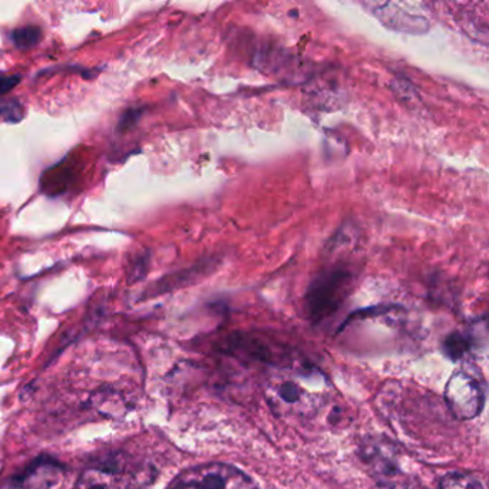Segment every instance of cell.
<instances>
[{"label": "cell", "instance_id": "7c38bea8", "mask_svg": "<svg viewBox=\"0 0 489 489\" xmlns=\"http://www.w3.org/2000/svg\"><path fill=\"white\" fill-rule=\"evenodd\" d=\"M144 114V108H129L124 114L119 116V121L116 124V131L118 132H129L131 129L135 128L138 124V121L141 119Z\"/></svg>", "mask_w": 489, "mask_h": 489}, {"label": "cell", "instance_id": "7a4b0ae2", "mask_svg": "<svg viewBox=\"0 0 489 489\" xmlns=\"http://www.w3.org/2000/svg\"><path fill=\"white\" fill-rule=\"evenodd\" d=\"M486 385L481 371L465 364L449 377L445 399L449 410L457 419L469 421L477 417L485 405Z\"/></svg>", "mask_w": 489, "mask_h": 489}, {"label": "cell", "instance_id": "277c9868", "mask_svg": "<svg viewBox=\"0 0 489 489\" xmlns=\"http://www.w3.org/2000/svg\"><path fill=\"white\" fill-rule=\"evenodd\" d=\"M181 489H258L241 469L229 464H207L187 470L178 479Z\"/></svg>", "mask_w": 489, "mask_h": 489}, {"label": "cell", "instance_id": "4fadbf2b", "mask_svg": "<svg viewBox=\"0 0 489 489\" xmlns=\"http://www.w3.org/2000/svg\"><path fill=\"white\" fill-rule=\"evenodd\" d=\"M63 72V71H71V72H75V74H79L81 76H83L85 79H92L98 75L99 71H94V69L91 67H85V66H79V65H65V66H56V67H49V69H45V71H42L39 75H43V74H50V72Z\"/></svg>", "mask_w": 489, "mask_h": 489}, {"label": "cell", "instance_id": "30bf717a", "mask_svg": "<svg viewBox=\"0 0 489 489\" xmlns=\"http://www.w3.org/2000/svg\"><path fill=\"white\" fill-rule=\"evenodd\" d=\"M439 489H486V488L477 475L466 474V472H450L441 479Z\"/></svg>", "mask_w": 489, "mask_h": 489}, {"label": "cell", "instance_id": "5b68a950", "mask_svg": "<svg viewBox=\"0 0 489 489\" xmlns=\"http://www.w3.org/2000/svg\"><path fill=\"white\" fill-rule=\"evenodd\" d=\"M383 25L406 33H424L429 29V21L422 13L408 10V3H366Z\"/></svg>", "mask_w": 489, "mask_h": 489}, {"label": "cell", "instance_id": "9a60e30c", "mask_svg": "<svg viewBox=\"0 0 489 489\" xmlns=\"http://www.w3.org/2000/svg\"><path fill=\"white\" fill-rule=\"evenodd\" d=\"M21 81H22V75H19V74L8 75V74L0 71V98L9 94L10 91H13L16 86L21 83Z\"/></svg>", "mask_w": 489, "mask_h": 489}, {"label": "cell", "instance_id": "ba28073f", "mask_svg": "<svg viewBox=\"0 0 489 489\" xmlns=\"http://www.w3.org/2000/svg\"><path fill=\"white\" fill-rule=\"evenodd\" d=\"M43 38V32L37 25H26L10 32V41L17 49L28 50L38 46Z\"/></svg>", "mask_w": 489, "mask_h": 489}, {"label": "cell", "instance_id": "8992f818", "mask_svg": "<svg viewBox=\"0 0 489 489\" xmlns=\"http://www.w3.org/2000/svg\"><path fill=\"white\" fill-rule=\"evenodd\" d=\"M62 483L63 468L50 459L34 462L22 478L23 489H61Z\"/></svg>", "mask_w": 489, "mask_h": 489}, {"label": "cell", "instance_id": "52a82bcc", "mask_svg": "<svg viewBox=\"0 0 489 489\" xmlns=\"http://www.w3.org/2000/svg\"><path fill=\"white\" fill-rule=\"evenodd\" d=\"M474 347V336L466 331H453L444 343L445 353L452 360L464 359Z\"/></svg>", "mask_w": 489, "mask_h": 489}, {"label": "cell", "instance_id": "8fae6325", "mask_svg": "<svg viewBox=\"0 0 489 489\" xmlns=\"http://www.w3.org/2000/svg\"><path fill=\"white\" fill-rule=\"evenodd\" d=\"M0 118L9 124H19L25 118V108L17 98H0Z\"/></svg>", "mask_w": 489, "mask_h": 489}, {"label": "cell", "instance_id": "9c48e42d", "mask_svg": "<svg viewBox=\"0 0 489 489\" xmlns=\"http://www.w3.org/2000/svg\"><path fill=\"white\" fill-rule=\"evenodd\" d=\"M75 489H112L111 475L105 469L90 468L79 477Z\"/></svg>", "mask_w": 489, "mask_h": 489}, {"label": "cell", "instance_id": "3957f363", "mask_svg": "<svg viewBox=\"0 0 489 489\" xmlns=\"http://www.w3.org/2000/svg\"><path fill=\"white\" fill-rule=\"evenodd\" d=\"M270 406L282 416L307 417L319 408V395L303 385L297 373H278L266 383Z\"/></svg>", "mask_w": 489, "mask_h": 489}, {"label": "cell", "instance_id": "2e32d148", "mask_svg": "<svg viewBox=\"0 0 489 489\" xmlns=\"http://www.w3.org/2000/svg\"><path fill=\"white\" fill-rule=\"evenodd\" d=\"M383 489H410V488H406V486H397V485H395V486H385Z\"/></svg>", "mask_w": 489, "mask_h": 489}, {"label": "cell", "instance_id": "6da1fadb", "mask_svg": "<svg viewBox=\"0 0 489 489\" xmlns=\"http://www.w3.org/2000/svg\"><path fill=\"white\" fill-rule=\"evenodd\" d=\"M355 271L351 264L336 263L313 278L306 291V311L313 323H320L342 307L352 291Z\"/></svg>", "mask_w": 489, "mask_h": 489}, {"label": "cell", "instance_id": "5bb4252c", "mask_svg": "<svg viewBox=\"0 0 489 489\" xmlns=\"http://www.w3.org/2000/svg\"><path fill=\"white\" fill-rule=\"evenodd\" d=\"M149 267V256L148 254H139L129 266V278L131 280H139L143 278Z\"/></svg>", "mask_w": 489, "mask_h": 489}]
</instances>
